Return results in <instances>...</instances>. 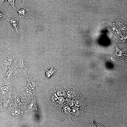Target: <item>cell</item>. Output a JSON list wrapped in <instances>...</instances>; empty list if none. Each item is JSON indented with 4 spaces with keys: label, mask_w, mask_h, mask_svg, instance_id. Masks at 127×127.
Returning a JSON list of instances; mask_svg holds the SVG:
<instances>
[{
    "label": "cell",
    "mask_w": 127,
    "mask_h": 127,
    "mask_svg": "<svg viewBox=\"0 0 127 127\" xmlns=\"http://www.w3.org/2000/svg\"><path fill=\"white\" fill-rule=\"evenodd\" d=\"M11 114L13 116H19L21 115L22 113L20 111L17 109H12L11 111Z\"/></svg>",
    "instance_id": "ba28073f"
},
{
    "label": "cell",
    "mask_w": 127,
    "mask_h": 127,
    "mask_svg": "<svg viewBox=\"0 0 127 127\" xmlns=\"http://www.w3.org/2000/svg\"><path fill=\"white\" fill-rule=\"evenodd\" d=\"M22 3L21 5H24L25 6L26 5H27V4L28 3V0H22Z\"/></svg>",
    "instance_id": "8fae6325"
},
{
    "label": "cell",
    "mask_w": 127,
    "mask_h": 127,
    "mask_svg": "<svg viewBox=\"0 0 127 127\" xmlns=\"http://www.w3.org/2000/svg\"><path fill=\"white\" fill-rule=\"evenodd\" d=\"M15 9L18 12L19 17L20 18H24L26 16H29L25 8L21 9L19 7Z\"/></svg>",
    "instance_id": "8992f818"
},
{
    "label": "cell",
    "mask_w": 127,
    "mask_h": 127,
    "mask_svg": "<svg viewBox=\"0 0 127 127\" xmlns=\"http://www.w3.org/2000/svg\"><path fill=\"white\" fill-rule=\"evenodd\" d=\"M7 5L10 4L12 6V7L13 8L15 9V4L14 2L15 0H7Z\"/></svg>",
    "instance_id": "9c48e42d"
},
{
    "label": "cell",
    "mask_w": 127,
    "mask_h": 127,
    "mask_svg": "<svg viewBox=\"0 0 127 127\" xmlns=\"http://www.w3.org/2000/svg\"><path fill=\"white\" fill-rule=\"evenodd\" d=\"M14 63L18 72L26 77L28 75L27 74V63L25 59L20 56L16 57Z\"/></svg>",
    "instance_id": "6da1fadb"
},
{
    "label": "cell",
    "mask_w": 127,
    "mask_h": 127,
    "mask_svg": "<svg viewBox=\"0 0 127 127\" xmlns=\"http://www.w3.org/2000/svg\"><path fill=\"white\" fill-rule=\"evenodd\" d=\"M45 70L46 73V76L45 78L47 79L50 76L56 73V70L54 69L52 66V67L51 69L48 70L46 69Z\"/></svg>",
    "instance_id": "52a82bcc"
},
{
    "label": "cell",
    "mask_w": 127,
    "mask_h": 127,
    "mask_svg": "<svg viewBox=\"0 0 127 127\" xmlns=\"http://www.w3.org/2000/svg\"><path fill=\"white\" fill-rule=\"evenodd\" d=\"M28 81V86L32 90H34L38 88L40 83L36 78L30 77L28 75L26 77Z\"/></svg>",
    "instance_id": "277c9868"
},
{
    "label": "cell",
    "mask_w": 127,
    "mask_h": 127,
    "mask_svg": "<svg viewBox=\"0 0 127 127\" xmlns=\"http://www.w3.org/2000/svg\"><path fill=\"white\" fill-rule=\"evenodd\" d=\"M4 75V78L2 83V84L3 85L9 84L11 80L16 78L19 75L15 66L13 65V64H12L8 71Z\"/></svg>",
    "instance_id": "7a4b0ae2"
},
{
    "label": "cell",
    "mask_w": 127,
    "mask_h": 127,
    "mask_svg": "<svg viewBox=\"0 0 127 127\" xmlns=\"http://www.w3.org/2000/svg\"><path fill=\"white\" fill-rule=\"evenodd\" d=\"M20 18L18 17L17 18H12L10 19H6L11 24L12 27L18 35H19V20Z\"/></svg>",
    "instance_id": "5b68a950"
},
{
    "label": "cell",
    "mask_w": 127,
    "mask_h": 127,
    "mask_svg": "<svg viewBox=\"0 0 127 127\" xmlns=\"http://www.w3.org/2000/svg\"><path fill=\"white\" fill-rule=\"evenodd\" d=\"M16 57L15 55H13L4 57L1 60L0 63L3 72L4 74L14 62Z\"/></svg>",
    "instance_id": "3957f363"
},
{
    "label": "cell",
    "mask_w": 127,
    "mask_h": 127,
    "mask_svg": "<svg viewBox=\"0 0 127 127\" xmlns=\"http://www.w3.org/2000/svg\"><path fill=\"white\" fill-rule=\"evenodd\" d=\"M5 14L1 12L0 11V20H3L5 18Z\"/></svg>",
    "instance_id": "30bf717a"
},
{
    "label": "cell",
    "mask_w": 127,
    "mask_h": 127,
    "mask_svg": "<svg viewBox=\"0 0 127 127\" xmlns=\"http://www.w3.org/2000/svg\"><path fill=\"white\" fill-rule=\"evenodd\" d=\"M5 0H0V3L1 5L3 3Z\"/></svg>",
    "instance_id": "7c38bea8"
}]
</instances>
